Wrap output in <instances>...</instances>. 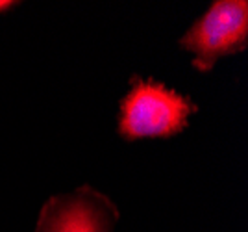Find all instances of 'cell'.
Instances as JSON below:
<instances>
[{"instance_id":"obj_1","label":"cell","mask_w":248,"mask_h":232,"mask_svg":"<svg viewBox=\"0 0 248 232\" xmlns=\"http://www.w3.org/2000/svg\"><path fill=\"white\" fill-rule=\"evenodd\" d=\"M197 104L161 82L132 78L119 108L117 132L126 141L178 136L189 125Z\"/></svg>"},{"instance_id":"obj_2","label":"cell","mask_w":248,"mask_h":232,"mask_svg":"<svg viewBox=\"0 0 248 232\" xmlns=\"http://www.w3.org/2000/svg\"><path fill=\"white\" fill-rule=\"evenodd\" d=\"M248 41L247 0H217L191 24L180 39L182 49L193 54L195 69L207 73L220 58L245 50Z\"/></svg>"},{"instance_id":"obj_3","label":"cell","mask_w":248,"mask_h":232,"mask_svg":"<svg viewBox=\"0 0 248 232\" xmlns=\"http://www.w3.org/2000/svg\"><path fill=\"white\" fill-rule=\"evenodd\" d=\"M117 219L111 200L83 186L71 195L52 197L41 208L35 232H111Z\"/></svg>"},{"instance_id":"obj_4","label":"cell","mask_w":248,"mask_h":232,"mask_svg":"<svg viewBox=\"0 0 248 232\" xmlns=\"http://www.w3.org/2000/svg\"><path fill=\"white\" fill-rule=\"evenodd\" d=\"M11 6H15V4L10 2V0H0V13H4L6 10H10Z\"/></svg>"}]
</instances>
